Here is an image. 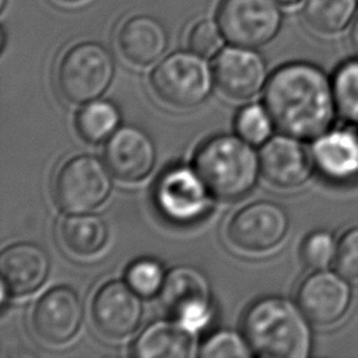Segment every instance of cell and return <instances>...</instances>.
I'll return each mask as SVG.
<instances>
[{
	"label": "cell",
	"instance_id": "1",
	"mask_svg": "<svg viewBox=\"0 0 358 358\" xmlns=\"http://www.w3.org/2000/svg\"><path fill=\"white\" fill-rule=\"evenodd\" d=\"M263 103L280 131L301 140L326 133L337 110L333 83L320 67L306 62L274 70L266 83Z\"/></svg>",
	"mask_w": 358,
	"mask_h": 358
},
{
	"label": "cell",
	"instance_id": "2",
	"mask_svg": "<svg viewBox=\"0 0 358 358\" xmlns=\"http://www.w3.org/2000/svg\"><path fill=\"white\" fill-rule=\"evenodd\" d=\"M309 322L298 303L281 296H264L249 305L242 319V330L257 355L306 358L312 350Z\"/></svg>",
	"mask_w": 358,
	"mask_h": 358
},
{
	"label": "cell",
	"instance_id": "3",
	"mask_svg": "<svg viewBox=\"0 0 358 358\" xmlns=\"http://www.w3.org/2000/svg\"><path fill=\"white\" fill-rule=\"evenodd\" d=\"M252 145L239 134H218L197 148L193 166L211 196L231 201L255 187L262 171Z\"/></svg>",
	"mask_w": 358,
	"mask_h": 358
},
{
	"label": "cell",
	"instance_id": "4",
	"mask_svg": "<svg viewBox=\"0 0 358 358\" xmlns=\"http://www.w3.org/2000/svg\"><path fill=\"white\" fill-rule=\"evenodd\" d=\"M115 76V59L98 42H81L71 46L60 59L56 73L57 90L71 103L98 99Z\"/></svg>",
	"mask_w": 358,
	"mask_h": 358
},
{
	"label": "cell",
	"instance_id": "5",
	"mask_svg": "<svg viewBox=\"0 0 358 358\" xmlns=\"http://www.w3.org/2000/svg\"><path fill=\"white\" fill-rule=\"evenodd\" d=\"M193 50L173 52L152 70L150 83L165 103L189 109L206 101L213 90L214 73L208 63Z\"/></svg>",
	"mask_w": 358,
	"mask_h": 358
},
{
	"label": "cell",
	"instance_id": "6",
	"mask_svg": "<svg viewBox=\"0 0 358 358\" xmlns=\"http://www.w3.org/2000/svg\"><path fill=\"white\" fill-rule=\"evenodd\" d=\"M109 168L99 158L81 154L67 159L53 182V197L64 213H90L110 194L113 183Z\"/></svg>",
	"mask_w": 358,
	"mask_h": 358
},
{
	"label": "cell",
	"instance_id": "7",
	"mask_svg": "<svg viewBox=\"0 0 358 358\" xmlns=\"http://www.w3.org/2000/svg\"><path fill=\"white\" fill-rule=\"evenodd\" d=\"M159 301L172 319L199 333L213 319L211 285L199 268L176 266L171 268L159 291Z\"/></svg>",
	"mask_w": 358,
	"mask_h": 358
},
{
	"label": "cell",
	"instance_id": "8",
	"mask_svg": "<svg viewBox=\"0 0 358 358\" xmlns=\"http://www.w3.org/2000/svg\"><path fill=\"white\" fill-rule=\"evenodd\" d=\"M282 13L275 0H221L217 24L227 42L259 48L280 31Z\"/></svg>",
	"mask_w": 358,
	"mask_h": 358
},
{
	"label": "cell",
	"instance_id": "9",
	"mask_svg": "<svg viewBox=\"0 0 358 358\" xmlns=\"http://www.w3.org/2000/svg\"><path fill=\"white\" fill-rule=\"evenodd\" d=\"M208 189L197 171L176 165L158 178L154 187V201L168 221L187 225L199 221L210 207Z\"/></svg>",
	"mask_w": 358,
	"mask_h": 358
},
{
	"label": "cell",
	"instance_id": "10",
	"mask_svg": "<svg viewBox=\"0 0 358 358\" xmlns=\"http://www.w3.org/2000/svg\"><path fill=\"white\" fill-rule=\"evenodd\" d=\"M289 228L287 211L277 203L260 200L232 215L227 227L228 239L245 252H266L275 248Z\"/></svg>",
	"mask_w": 358,
	"mask_h": 358
},
{
	"label": "cell",
	"instance_id": "11",
	"mask_svg": "<svg viewBox=\"0 0 358 358\" xmlns=\"http://www.w3.org/2000/svg\"><path fill=\"white\" fill-rule=\"evenodd\" d=\"M138 295L126 281L113 280L103 284L92 299V320L96 329L109 338L133 334L143 319L144 306Z\"/></svg>",
	"mask_w": 358,
	"mask_h": 358
},
{
	"label": "cell",
	"instance_id": "12",
	"mask_svg": "<svg viewBox=\"0 0 358 358\" xmlns=\"http://www.w3.org/2000/svg\"><path fill=\"white\" fill-rule=\"evenodd\" d=\"M84 317L78 294L70 287H55L45 292L32 309V329L45 343L60 345L71 340Z\"/></svg>",
	"mask_w": 358,
	"mask_h": 358
},
{
	"label": "cell",
	"instance_id": "13",
	"mask_svg": "<svg viewBox=\"0 0 358 358\" xmlns=\"http://www.w3.org/2000/svg\"><path fill=\"white\" fill-rule=\"evenodd\" d=\"M215 85L232 99H249L267 83V66L252 48L228 46L213 60Z\"/></svg>",
	"mask_w": 358,
	"mask_h": 358
},
{
	"label": "cell",
	"instance_id": "14",
	"mask_svg": "<svg viewBox=\"0 0 358 358\" xmlns=\"http://www.w3.org/2000/svg\"><path fill=\"white\" fill-rule=\"evenodd\" d=\"M351 288L338 271L317 270L298 287L296 303L305 316L317 326L338 322L348 310Z\"/></svg>",
	"mask_w": 358,
	"mask_h": 358
},
{
	"label": "cell",
	"instance_id": "15",
	"mask_svg": "<svg viewBox=\"0 0 358 358\" xmlns=\"http://www.w3.org/2000/svg\"><path fill=\"white\" fill-rule=\"evenodd\" d=\"M103 159L115 178L138 182L151 173L157 161V148L144 130L122 126L108 138Z\"/></svg>",
	"mask_w": 358,
	"mask_h": 358
},
{
	"label": "cell",
	"instance_id": "16",
	"mask_svg": "<svg viewBox=\"0 0 358 358\" xmlns=\"http://www.w3.org/2000/svg\"><path fill=\"white\" fill-rule=\"evenodd\" d=\"M262 175L271 185L294 189L305 183L313 169L308 150L291 136H274L263 143L260 151Z\"/></svg>",
	"mask_w": 358,
	"mask_h": 358
},
{
	"label": "cell",
	"instance_id": "17",
	"mask_svg": "<svg viewBox=\"0 0 358 358\" xmlns=\"http://www.w3.org/2000/svg\"><path fill=\"white\" fill-rule=\"evenodd\" d=\"M48 252L31 242L10 245L0 255L1 284L13 295H27L43 285L49 275Z\"/></svg>",
	"mask_w": 358,
	"mask_h": 358
},
{
	"label": "cell",
	"instance_id": "18",
	"mask_svg": "<svg viewBox=\"0 0 358 358\" xmlns=\"http://www.w3.org/2000/svg\"><path fill=\"white\" fill-rule=\"evenodd\" d=\"M116 42L126 60L136 66H148L165 53L169 36L161 21L138 14L120 25Z\"/></svg>",
	"mask_w": 358,
	"mask_h": 358
},
{
	"label": "cell",
	"instance_id": "19",
	"mask_svg": "<svg viewBox=\"0 0 358 358\" xmlns=\"http://www.w3.org/2000/svg\"><path fill=\"white\" fill-rule=\"evenodd\" d=\"M315 168L327 179L345 182L358 176V134L343 129L326 131L312 147Z\"/></svg>",
	"mask_w": 358,
	"mask_h": 358
},
{
	"label": "cell",
	"instance_id": "20",
	"mask_svg": "<svg viewBox=\"0 0 358 358\" xmlns=\"http://www.w3.org/2000/svg\"><path fill=\"white\" fill-rule=\"evenodd\" d=\"M197 333L178 320H158L147 326L133 344L140 358H189L199 355Z\"/></svg>",
	"mask_w": 358,
	"mask_h": 358
},
{
	"label": "cell",
	"instance_id": "21",
	"mask_svg": "<svg viewBox=\"0 0 358 358\" xmlns=\"http://www.w3.org/2000/svg\"><path fill=\"white\" fill-rule=\"evenodd\" d=\"M63 245L77 256L99 252L108 241L106 222L96 214L80 213L66 217L59 228Z\"/></svg>",
	"mask_w": 358,
	"mask_h": 358
},
{
	"label": "cell",
	"instance_id": "22",
	"mask_svg": "<svg viewBox=\"0 0 358 358\" xmlns=\"http://www.w3.org/2000/svg\"><path fill=\"white\" fill-rule=\"evenodd\" d=\"M358 0H302L305 24L316 34L336 35L351 27Z\"/></svg>",
	"mask_w": 358,
	"mask_h": 358
},
{
	"label": "cell",
	"instance_id": "23",
	"mask_svg": "<svg viewBox=\"0 0 358 358\" xmlns=\"http://www.w3.org/2000/svg\"><path fill=\"white\" fill-rule=\"evenodd\" d=\"M120 123L117 108L109 101L94 99L87 102L76 116L78 134L88 143H101L109 138Z\"/></svg>",
	"mask_w": 358,
	"mask_h": 358
},
{
	"label": "cell",
	"instance_id": "24",
	"mask_svg": "<svg viewBox=\"0 0 358 358\" xmlns=\"http://www.w3.org/2000/svg\"><path fill=\"white\" fill-rule=\"evenodd\" d=\"M331 83L337 112L345 120L358 123V56L344 62Z\"/></svg>",
	"mask_w": 358,
	"mask_h": 358
},
{
	"label": "cell",
	"instance_id": "25",
	"mask_svg": "<svg viewBox=\"0 0 358 358\" xmlns=\"http://www.w3.org/2000/svg\"><path fill=\"white\" fill-rule=\"evenodd\" d=\"M273 120L266 108L259 103H249L242 108L235 119L236 133L253 145L266 143L271 134Z\"/></svg>",
	"mask_w": 358,
	"mask_h": 358
},
{
	"label": "cell",
	"instance_id": "26",
	"mask_svg": "<svg viewBox=\"0 0 358 358\" xmlns=\"http://www.w3.org/2000/svg\"><path fill=\"white\" fill-rule=\"evenodd\" d=\"M165 271L154 259H138L133 262L126 271V282L141 296H152L159 294Z\"/></svg>",
	"mask_w": 358,
	"mask_h": 358
},
{
	"label": "cell",
	"instance_id": "27",
	"mask_svg": "<svg viewBox=\"0 0 358 358\" xmlns=\"http://www.w3.org/2000/svg\"><path fill=\"white\" fill-rule=\"evenodd\" d=\"M337 243L327 231H313L302 241L301 260L313 270H323L334 263Z\"/></svg>",
	"mask_w": 358,
	"mask_h": 358
},
{
	"label": "cell",
	"instance_id": "28",
	"mask_svg": "<svg viewBox=\"0 0 358 358\" xmlns=\"http://www.w3.org/2000/svg\"><path fill=\"white\" fill-rule=\"evenodd\" d=\"M252 351L245 336L234 330H220L207 337L199 348V355L206 358L213 357H252Z\"/></svg>",
	"mask_w": 358,
	"mask_h": 358
},
{
	"label": "cell",
	"instance_id": "29",
	"mask_svg": "<svg viewBox=\"0 0 358 358\" xmlns=\"http://www.w3.org/2000/svg\"><path fill=\"white\" fill-rule=\"evenodd\" d=\"M222 32L220 27L210 21L201 20L192 25L187 36L189 49L200 56H213L215 55L222 45Z\"/></svg>",
	"mask_w": 358,
	"mask_h": 358
},
{
	"label": "cell",
	"instance_id": "30",
	"mask_svg": "<svg viewBox=\"0 0 358 358\" xmlns=\"http://www.w3.org/2000/svg\"><path fill=\"white\" fill-rule=\"evenodd\" d=\"M334 266L345 278H358V227L348 229L338 239Z\"/></svg>",
	"mask_w": 358,
	"mask_h": 358
},
{
	"label": "cell",
	"instance_id": "31",
	"mask_svg": "<svg viewBox=\"0 0 358 358\" xmlns=\"http://www.w3.org/2000/svg\"><path fill=\"white\" fill-rule=\"evenodd\" d=\"M348 39H350V45H351L352 50H354L355 55L358 56V14H357L355 20L352 21V24H351V27H350Z\"/></svg>",
	"mask_w": 358,
	"mask_h": 358
},
{
	"label": "cell",
	"instance_id": "32",
	"mask_svg": "<svg viewBox=\"0 0 358 358\" xmlns=\"http://www.w3.org/2000/svg\"><path fill=\"white\" fill-rule=\"evenodd\" d=\"M278 4H281V6H294V4H296V3H299L301 0H275Z\"/></svg>",
	"mask_w": 358,
	"mask_h": 358
},
{
	"label": "cell",
	"instance_id": "33",
	"mask_svg": "<svg viewBox=\"0 0 358 358\" xmlns=\"http://www.w3.org/2000/svg\"><path fill=\"white\" fill-rule=\"evenodd\" d=\"M59 1H63V3H78L81 0H59Z\"/></svg>",
	"mask_w": 358,
	"mask_h": 358
},
{
	"label": "cell",
	"instance_id": "34",
	"mask_svg": "<svg viewBox=\"0 0 358 358\" xmlns=\"http://www.w3.org/2000/svg\"><path fill=\"white\" fill-rule=\"evenodd\" d=\"M3 6H4V0H1V7H3Z\"/></svg>",
	"mask_w": 358,
	"mask_h": 358
}]
</instances>
